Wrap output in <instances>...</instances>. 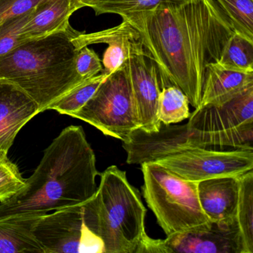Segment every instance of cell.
I'll return each instance as SVG.
<instances>
[{
	"instance_id": "cell-1",
	"label": "cell",
	"mask_w": 253,
	"mask_h": 253,
	"mask_svg": "<svg viewBox=\"0 0 253 253\" xmlns=\"http://www.w3.org/2000/svg\"><path fill=\"white\" fill-rule=\"evenodd\" d=\"M121 17L140 34L145 50L159 69L161 89L177 86L197 109L207 66L218 61L234 33L215 1L161 4L151 11Z\"/></svg>"
},
{
	"instance_id": "cell-2",
	"label": "cell",
	"mask_w": 253,
	"mask_h": 253,
	"mask_svg": "<svg viewBox=\"0 0 253 253\" xmlns=\"http://www.w3.org/2000/svg\"><path fill=\"white\" fill-rule=\"evenodd\" d=\"M98 174L95 155L83 127H66L44 151L23 187L0 202V219L40 217L83 204L95 195Z\"/></svg>"
},
{
	"instance_id": "cell-3",
	"label": "cell",
	"mask_w": 253,
	"mask_h": 253,
	"mask_svg": "<svg viewBox=\"0 0 253 253\" xmlns=\"http://www.w3.org/2000/svg\"><path fill=\"white\" fill-rule=\"evenodd\" d=\"M81 33L69 25L17 45L0 57V80L24 91L38 104L40 113L48 110L56 100L85 81L75 68L79 48L74 39Z\"/></svg>"
},
{
	"instance_id": "cell-4",
	"label": "cell",
	"mask_w": 253,
	"mask_h": 253,
	"mask_svg": "<svg viewBox=\"0 0 253 253\" xmlns=\"http://www.w3.org/2000/svg\"><path fill=\"white\" fill-rule=\"evenodd\" d=\"M94 198L105 253H135L147 235L146 209L126 171L116 166L106 169L100 174Z\"/></svg>"
},
{
	"instance_id": "cell-5",
	"label": "cell",
	"mask_w": 253,
	"mask_h": 253,
	"mask_svg": "<svg viewBox=\"0 0 253 253\" xmlns=\"http://www.w3.org/2000/svg\"><path fill=\"white\" fill-rule=\"evenodd\" d=\"M141 170L143 197L167 236L210 227L211 221L201 209L196 182L156 162L142 164Z\"/></svg>"
},
{
	"instance_id": "cell-6",
	"label": "cell",
	"mask_w": 253,
	"mask_h": 253,
	"mask_svg": "<svg viewBox=\"0 0 253 253\" xmlns=\"http://www.w3.org/2000/svg\"><path fill=\"white\" fill-rule=\"evenodd\" d=\"M187 126L201 147L253 150V85L226 103L197 108Z\"/></svg>"
},
{
	"instance_id": "cell-7",
	"label": "cell",
	"mask_w": 253,
	"mask_h": 253,
	"mask_svg": "<svg viewBox=\"0 0 253 253\" xmlns=\"http://www.w3.org/2000/svg\"><path fill=\"white\" fill-rule=\"evenodd\" d=\"M33 234L44 253H105L94 196L41 216Z\"/></svg>"
},
{
	"instance_id": "cell-8",
	"label": "cell",
	"mask_w": 253,
	"mask_h": 253,
	"mask_svg": "<svg viewBox=\"0 0 253 253\" xmlns=\"http://www.w3.org/2000/svg\"><path fill=\"white\" fill-rule=\"evenodd\" d=\"M72 117L122 141L140 128L125 65L110 74L84 107Z\"/></svg>"
},
{
	"instance_id": "cell-9",
	"label": "cell",
	"mask_w": 253,
	"mask_h": 253,
	"mask_svg": "<svg viewBox=\"0 0 253 253\" xmlns=\"http://www.w3.org/2000/svg\"><path fill=\"white\" fill-rule=\"evenodd\" d=\"M156 163L186 180L198 183L214 177L242 175L253 170V150L195 147Z\"/></svg>"
},
{
	"instance_id": "cell-10",
	"label": "cell",
	"mask_w": 253,
	"mask_h": 253,
	"mask_svg": "<svg viewBox=\"0 0 253 253\" xmlns=\"http://www.w3.org/2000/svg\"><path fill=\"white\" fill-rule=\"evenodd\" d=\"M123 142L128 164L156 162L187 149L201 147L191 135L187 124L184 125L161 124L158 131L147 132L139 128Z\"/></svg>"
},
{
	"instance_id": "cell-11",
	"label": "cell",
	"mask_w": 253,
	"mask_h": 253,
	"mask_svg": "<svg viewBox=\"0 0 253 253\" xmlns=\"http://www.w3.org/2000/svg\"><path fill=\"white\" fill-rule=\"evenodd\" d=\"M137 108L140 128L158 131V103L161 91V75L153 59L144 47L133 53L125 64Z\"/></svg>"
},
{
	"instance_id": "cell-12",
	"label": "cell",
	"mask_w": 253,
	"mask_h": 253,
	"mask_svg": "<svg viewBox=\"0 0 253 253\" xmlns=\"http://www.w3.org/2000/svg\"><path fill=\"white\" fill-rule=\"evenodd\" d=\"M161 253H247L237 220L211 222L201 230L169 235L161 239Z\"/></svg>"
},
{
	"instance_id": "cell-13",
	"label": "cell",
	"mask_w": 253,
	"mask_h": 253,
	"mask_svg": "<svg viewBox=\"0 0 253 253\" xmlns=\"http://www.w3.org/2000/svg\"><path fill=\"white\" fill-rule=\"evenodd\" d=\"M74 41L79 49L94 44L108 45L102 60V72L109 75L121 69L133 53L143 48L140 34L126 20L106 30L90 34L82 32Z\"/></svg>"
},
{
	"instance_id": "cell-14",
	"label": "cell",
	"mask_w": 253,
	"mask_h": 253,
	"mask_svg": "<svg viewBox=\"0 0 253 253\" xmlns=\"http://www.w3.org/2000/svg\"><path fill=\"white\" fill-rule=\"evenodd\" d=\"M39 113L38 104L28 94L0 80V153L8 154L20 130Z\"/></svg>"
},
{
	"instance_id": "cell-15",
	"label": "cell",
	"mask_w": 253,
	"mask_h": 253,
	"mask_svg": "<svg viewBox=\"0 0 253 253\" xmlns=\"http://www.w3.org/2000/svg\"><path fill=\"white\" fill-rule=\"evenodd\" d=\"M239 186V176L214 177L197 183L201 209L210 221L236 220Z\"/></svg>"
},
{
	"instance_id": "cell-16",
	"label": "cell",
	"mask_w": 253,
	"mask_h": 253,
	"mask_svg": "<svg viewBox=\"0 0 253 253\" xmlns=\"http://www.w3.org/2000/svg\"><path fill=\"white\" fill-rule=\"evenodd\" d=\"M251 85H253V73L229 70L217 63H210L206 70L202 97L198 107L226 103Z\"/></svg>"
},
{
	"instance_id": "cell-17",
	"label": "cell",
	"mask_w": 253,
	"mask_h": 253,
	"mask_svg": "<svg viewBox=\"0 0 253 253\" xmlns=\"http://www.w3.org/2000/svg\"><path fill=\"white\" fill-rule=\"evenodd\" d=\"M81 8L75 0H44L35 8L25 27V39L43 38L66 29L71 16Z\"/></svg>"
},
{
	"instance_id": "cell-18",
	"label": "cell",
	"mask_w": 253,
	"mask_h": 253,
	"mask_svg": "<svg viewBox=\"0 0 253 253\" xmlns=\"http://www.w3.org/2000/svg\"><path fill=\"white\" fill-rule=\"evenodd\" d=\"M40 217L14 216L0 219V253H44L33 234Z\"/></svg>"
},
{
	"instance_id": "cell-19",
	"label": "cell",
	"mask_w": 253,
	"mask_h": 253,
	"mask_svg": "<svg viewBox=\"0 0 253 253\" xmlns=\"http://www.w3.org/2000/svg\"><path fill=\"white\" fill-rule=\"evenodd\" d=\"M236 220L247 253H253V171L239 176Z\"/></svg>"
},
{
	"instance_id": "cell-20",
	"label": "cell",
	"mask_w": 253,
	"mask_h": 253,
	"mask_svg": "<svg viewBox=\"0 0 253 253\" xmlns=\"http://www.w3.org/2000/svg\"><path fill=\"white\" fill-rule=\"evenodd\" d=\"M216 63L223 69L253 73V41L234 32Z\"/></svg>"
},
{
	"instance_id": "cell-21",
	"label": "cell",
	"mask_w": 253,
	"mask_h": 253,
	"mask_svg": "<svg viewBox=\"0 0 253 253\" xmlns=\"http://www.w3.org/2000/svg\"><path fill=\"white\" fill-rule=\"evenodd\" d=\"M109 74L101 72L99 75L86 80L72 88L63 97L51 105L48 110H54L62 115L72 117L78 112L91 98L100 84L109 76Z\"/></svg>"
},
{
	"instance_id": "cell-22",
	"label": "cell",
	"mask_w": 253,
	"mask_h": 253,
	"mask_svg": "<svg viewBox=\"0 0 253 253\" xmlns=\"http://www.w3.org/2000/svg\"><path fill=\"white\" fill-rule=\"evenodd\" d=\"M189 101L177 86L170 85L161 89L158 103V118L164 125L177 124L190 117Z\"/></svg>"
},
{
	"instance_id": "cell-23",
	"label": "cell",
	"mask_w": 253,
	"mask_h": 253,
	"mask_svg": "<svg viewBox=\"0 0 253 253\" xmlns=\"http://www.w3.org/2000/svg\"><path fill=\"white\" fill-rule=\"evenodd\" d=\"M235 33L253 41V0H214Z\"/></svg>"
},
{
	"instance_id": "cell-24",
	"label": "cell",
	"mask_w": 253,
	"mask_h": 253,
	"mask_svg": "<svg viewBox=\"0 0 253 253\" xmlns=\"http://www.w3.org/2000/svg\"><path fill=\"white\" fill-rule=\"evenodd\" d=\"M185 0H100L91 7L96 15L115 14L125 16L151 11L164 3L183 2Z\"/></svg>"
},
{
	"instance_id": "cell-25",
	"label": "cell",
	"mask_w": 253,
	"mask_h": 253,
	"mask_svg": "<svg viewBox=\"0 0 253 253\" xmlns=\"http://www.w3.org/2000/svg\"><path fill=\"white\" fill-rule=\"evenodd\" d=\"M35 8L23 15L7 20L0 25V57L5 55L17 45L26 42L24 29L32 17Z\"/></svg>"
},
{
	"instance_id": "cell-26",
	"label": "cell",
	"mask_w": 253,
	"mask_h": 253,
	"mask_svg": "<svg viewBox=\"0 0 253 253\" xmlns=\"http://www.w3.org/2000/svg\"><path fill=\"white\" fill-rule=\"evenodd\" d=\"M8 155L0 153V202L14 196L26 181L18 167L8 158Z\"/></svg>"
},
{
	"instance_id": "cell-27",
	"label": "cell",
	"mask_w": 253,
	"mask_h": 253,
	"mask_svg": "<svg viewBox=\"0 0 253 253\" xmlns=\"http://www.w3.org/2000/svg\"><path fill=\"white\" fill-rule=\"evenodd\" d=\"M77 72L84 81L101 73L103 70L101 60L94 50L88 46L80 48L75 58Z\"/></svg>"
},
{
	"instance_id": "cell-28",
	"label": "cell",
	"mask_w": 253,
	"mask_h": 253,
	"mask_svg": "<svg viewBox=\"0 0 253 253\" xmlns=\"http://www.w3.org/2000/svg\"><path fill=\"white\" fill-rule=\"evenodd\" d=\"M44 0H0V25L33 10Z\"/></svg>"
},
{
	"instance_id": "cell-29",
	"label": "cell",
	"mask_w": 253,
	"mask_h": 253,
	"mask_svg": "<svg viewBox=\"0 0 253 253\" xmlns=\"http://www.w3.org/2000/svg\"><path fill=\"white\" fill-rule=\"evenodd\" d=\"M82 8L84 7H89L91 8L93 5L100 1V0H75Z\"/></svg>"
}]
</instances>
